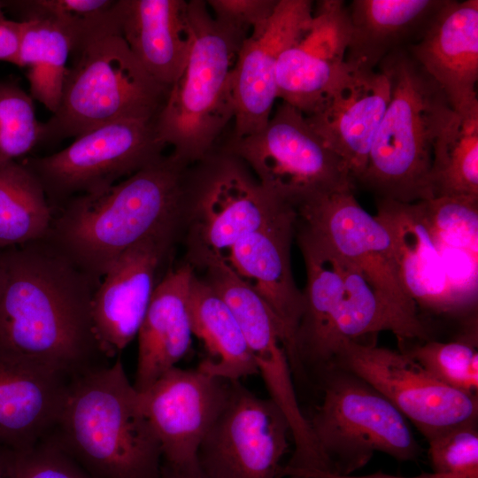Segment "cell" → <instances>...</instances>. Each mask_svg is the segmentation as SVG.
<instances>
[{
	"instance_id": "cell-38",
	"label": "cell",
	"mask_w": 478,
	"mask_h": 478,
	"mask_svg": "<svg viewBox=\"0 0 478 478\" xmlns=\"http://www.w3.org/2000/svg\"><path fill=\"white\" fill-rule=\"evenodd\" d=\"M7 478H94L51 439L5 450Z\"/></svg>"
},
{
	"instance_id": "cell-42",
	"label": "cell",
	"mask_w": 478,
	"mask_h": 478,
	"mask_svg": "<svg viewBox=\"0 0 478 478\" xmlns=\"http://www.w3.org/2000/svg\"><path fill=\"white\" fill-rule=\"evenodd\" d=\"M0 478H7L5 450L2 448H0Z\"/></svg>"
},
{
	"instance_id": "cell-15",
	"label": "cell",
	"mask_w": 478,
	"mask_h": 478,
	"mask_svg": "<svg viewBox=\"0 0 478 478\" xmlns=\"http://www.w3.org/2000/svg\"><path fill=\"white\" fill-rule=\"evenodd\" d=\"M229 382L200 369L174 366L138 391L142 410L161 448L166 466H197L199 447L221 412Z\"/></svg>"
},
{
	"instance_id": "cell-17",
	"label": "cell",
	"mask_w": 478,
	"mask_h": 478,
	"mask_svg": "<svg viewBox=\"0 0 478 478\" xmlns=\"http://www.w3.org/2000/svg\"><path fill=\"white\" fill-rule=\"evenodd\" d=\"M174 233L150 235L121 253L100 279L91 302L100 354L115 358L137 336Z\"/></svg>"
},
{
	"instance_id": "cell-5",
	"label": "cell",
	"mask_w": 478,
	"mask_h": 478,
	"mask_svg": "<svg viewBox=\"0 0 478 478\" xmlns=\"http://www.w3.org/2000/svg\"><path fill=\"white\" fill-rule=\"evenodd\" d=\"M297 225L306 270L304 311L296 335L299 371L305 366L323 371L343 343L363 341L381 331L392 332L403 343L412 340L358 267Z\"/></svg>"
},
{
	"instance_id": "cell-34",
	"label": "cell",
	"mask_w": 478,
	"mask_h": 478,
	"mask_svg": "<svg viewBox=\"0 0 478 478\" xmlns=\"http://www.w3.org/2000/svg\"><path fill=\"white\" fill-rule=\"evenodd\" d=\"M477 321L465 326L452 341H421L401 350L409 354L436 379L459 391L477 396L478 333Z\"/></svg>"
},
{
	"instance_id": "cell-10",
	"label": "cell",
	"mask_w": 478,
	"mask_h": 478,
	"mask_svg": "<svg viewBox=\"0 0 478 478\" xmlns=\"http://www.w3.org/2000/svg\"><path fill=\"white\" fill-rule=\"evenodd\" d=\"M192 165L185 210L192 216V260L204 256L226 260L242 237L293 206L266 191L242 159L221 149Z\"/></svg>"
},
{
	"instance_id": "cell-36",
	"label": "cell",
	"mask_w": 478,
	"mask_h": 478,
	"mask_svg": "<svg viewBox=\"0 0 478 478\" xmlns=\"http://www.w3.org/2000/svg\"><path fill=\"white\" fill-rule=\"evenodd\" d=\"M351 24L348 7L341 0H322L313 6L311 21L296 44L319 58L345 62Z\"/></svg>"
},
{
	"instance_id": "cell-24",
	"label": "cell",
	"mask_w": 478,
	"mask_h": 478,
	"mask_svg": "<svg viewBox=\"0 0 478 478\" xmlns=\"http://www.w3.org/2000/svg\"><path fill=\"white\" fill-rule=\"evenodd\" d=\"M194 274L193 266L185 263L167 271L155 288L137 334V391L176 366L191 346L189 292Z\"/></svg>"
},
{
	"instance_id": "cell-7",
	"label": "cell",
	"mask_w": 478,
	"mask_h": 478,
	"mask_svg": "<svg viewBox=\"0 0 478 478\" xmlns=\"http://www.w3.org/2000/svg\"><path fill=\"white\" fill-rule=\"evenodd\" d=\"M57 111L41 122L40 143L76 138L119 120L155 121L169 92L119 33L73 50Z\"/></svg>"
},
{
	"instance_id": "cell-9",
	"label": "cell",
	"mask_w": 478,
	"mask_h": 478,
	"mask_svg": "<svg viewBox=\"0 0 478 478\" xmlns=\"http://www.w3.org/2000/svg\"><path fill=\"white\" fill-rule=\"evenodd\" d=\"M220 149L242 159L266 191L295 208L314 196L355 187L342 158L301 112L283 102L263 129L230 137Z\"/></svg>"
},
{
	"instance_id": "cell-21",
	"label": "cell",
	"mask_w": 478,
	"mask_h": 478,
	"mask_svg": "<svg viewBox=\"0 0 478 478\" xmlns=\"http://www.w3.org/2000/svg\"><path fill=\"white\" fill-rule=\"evenodd\" d=\"M406 51L439 85L458 113H478V1L444 0Z\"/></svg>"
},
{
	"instance_id": "cell-12",
	"label": "cell",
	"mask_w": 478,
	"mask_h": 478,
	"mask_svg": "<svg viewBox=\"0 0 478 478\" xmlns=\"http://www.w3.org/2000/svg\"><path fill=\"white\" fill-rule=\"evenodd\" d=\"M296 210L297 223L363 273L412 340H428L429 328L402 286L389 233L358 204L353 189L314 196Z\"/></svg>"
},
{
	"instance_id": "cell-3",
	"label": "cell",
	"mask_w": 478,
	"mask_h": 478,
	"mask_svg": "<svg viewBox=\"0 0 478 478\" xmlns=\"http://www.w3.org/2000/svg\"><path fill=\"white\" fill-rule=\"evenodd\" d=\"M57 444L94 478H161L159 443L120 359L67 383Z\"/></svg>"
},
{
	"instance_id": "cell-37",
	"label": "cell",
	"mask_w": 478,
	"mask_h": 478,
	"mask_svg": "<svg viewBox=\"0 0 478 478\" xmlns=\"http://www.w3.org/2000/svg\"><path fill=\"white\" fill-rule=\"evenodd\" d=\"M476 424H461L427 440L429 461L436 478H478Z\"/></svg>"
},
{
	"instance_id": "cell-25",
	"label": "cell",
	"mask_w": 478,
	"mask_h": 478,
	"mask_svg": "<svg viewBox=\"0 0 478 478\" xmlns=\"http://www.w3.org/2000/svg\"><path fill=\"white\" fill-rule=\"evenodd\" d=\"M120 35L159 83L171 88L186 66L192 31L185 0H118Z\"/></svg>"
},
{
	"instance_id": "cell-6",
	"label": "cell",
	"mask_w": 478,
	"mask_h": 478,
	"mask_svg": "<svg viewBox=\"0 0 478 478\" xmlns=\"http://www.w3.org/2000/svg\"><path fill=\"white\" fill-rule=\"evenodd\" d=\"M192 45L180 77L154 121L158 139L178 160L194 164L234 120L233 73L249 36L218 22L205 1H188Z\"/></svg>"
},
{
	"instance_id": "cell-19",
	"label": "cell",
	"mask_w": 478,
	"mask_h": 478,
	"mask_svg": "<svg viewBox=\"0 0 478 478\" xmlns=\"http://www.w3.org/2000/svg\"><path fill=\"white\" fill-rule=\"evenodd\" d=\"M297 211L288 206L263 227L242 237L225 260L266 303L284 338L294 374L299 372L296 335L304 295L293 278L290 248Z\"/></svg>"
},
{
	"instance_id": "cell-11",
	"label": "cell",
	"mask_w": 478,
	"mask_h": 478,
	"mask_svg": "<svg viewBox=\"0 0 478 478\" xmlns=\"http://www.w3.org/2000/svg\"><path fill=\"white\" fill-rule=\"evenodd\" d=\"M166 146L154 122L119 120L94 128L53 154L23 162L53 211L67 200L103 191L160 159Z\"/></svg>"
},
{
	"instance_id": "cell-32",
	"label": "cell",
	"mask_w": 478,
	"mask_h": 478,
	"mask_svg": "<svg viewBox=\"0 0 478 478\" xmlns=\"http://www.w3.org/2000/svg\"><path fill=\"white\" fill-rule=\"evenodd\" d=\"M348 69L346 62L335 63L319 58L295 44L285 50L278 60L276 96L308 116Z\"/></svg>"
},
{
	"instance_id": "cell-20",
	"label": "cell",
	"mask_w": 478,
	"mask_h": 478,
	"mask_svg": "<svg viewBox=\"0 0 478 478\" xmlns=\"http://www.w3.org/2000/svg\"><path fill=\"white\" fill-rule=\"evenodd\" d=\"M390 100V84L380 70L349 65L318 107L305 116L309 126L344 162L355 185Z\"/></svg>"
},
{
	"instance_id": "cell-8",
	"label": "cell",
	"mask_w": 478,
	"mask_h": 478,
	"mask_svg": "<svg viewBox=\"0 0 478 478\" xmlns=\"http://www.w3.org/2000/svg\"><path fill=\"white\" fill-rule=\"evenodd\" d=\"M322 373L321 401L307 419L329 478L349 476L376 451L399 461L419 458L408 420L381 392L337 366Z\"/></svg>"
},
{
	"instance_id": "cell-13",
	"label": "cell",
	"mask_w": 478,
	"mask_h": 478,
	"mask_svg": "<svg viewBox=\"0 0 478 478\" xmlns=\"http://www.w3.org/2000/svg\"><path fill=\"white\" fill-rule=\"evenodd\" d=\"M331 366L371 384L426 440L477 420V396L444 384L404 351L379 347L374 341H350L338 348Z\"/></svg>"
},
{
	"instance_id": "cell-30",
	"label": "cell",
	"mask_w": 478,
	"mask_h": 478,
	"mask_svg": "<svg viewBox=\"0 0 478 478\" xmlns=\"http://www.w3.org/2000/svg\"><path fill=\"white\" fill-rule=\"evenodd\" d=\"M21 21L16 66L27 67L30 96L51 114L59 104L71 54V42L55 22L44 18Z\"/></svg>"
},
{
	"instance_id": "cell-41",
	"label": "cell",
	"mask_w": 478,
	"mask_h": 478,
	"mask_svg": "<svg viewBox=\"0 0 478 478\" xmlns=\"http://www.w3.org/2000/svg\"><path fill=\"white\" fill-rule=\"evenodd\" d=\"M161 478H206L198 467L177 469L167 466L161 468Z\"/></svg>"
},
{
	"instance_id": "cell-16",
	"label": "cell",
	"mask_w": 478,
	"mask_h": 478,
	"mask_svg": "<svg viewBox=\"0 0 478 478\" xmlns=\"http://www.w3.org/2000/svg\"><path fill=\"white\" fill-rule=\"evenodd\" d=\"M235 313L270 395L289 425L294 451L282 467L281 478H329L308 419L297 397L294 374L281 328L266 303L253 291L232 297Z\"/></svg>"
},
{
	"instance_id": "cell-23",
	"label": "cell",
	"mask_w": 478,
	"mask_h": 478,
	"mask_svg": "<svg viewBox=\"0 0 478 478\" xmlns=\"http://www.w3.org/2000/svg\"><path fill=\"white\" fill-rule=\"evenodd\" d=\"M69 379L0 353V448L32 447L54 429Z\"/></svg>"
},
{
	"instance_id": "cell-40",
	"label": "cell",
	"mask_w": 478,
	"mask_h": 478,
	"mask_svg": "<svg viewBox=\"0 0 478 478\" xmlns=\"http://www.w3.org/2000/svg\"><path fill=\"white\" fill-rule=\"evenodd\" d=\"M0 2V60L16 65L21 35V21L8 19Z\"/></svg>"
},
{
	"instance_id": "cell-22",
	"label": "cell",
	"mask_w": 478,
	"mask_h": 478,
	"mask_svg": "<svg viewBox=\"0 0 478 478\" xmlns=\"http://www.w3.org/2000/svg\"><path fill=\"white\" fill-rule=\"evenodd\" d=\"M375 217L387 229L402 286L421 312L466 318L458 305L429 231L422 201L376 199Z\"/></svg>"
},
{
	"instance_id": "cell-18",
	"label": "cell",
	"mask_w": 478,
	"mask_h": 478,
	"mask_svg": "<svg viewBox=\"0 0 478 478\" xmlns=\"http://www.w3.org/2000/svg\"><path fill=\"white\" fill-rule=\"evenodd\" d=\"M312 11L309 0H278L271 17L243 42L233 73L235 124L231 137L255 134L267 124L277 99L278 60L285 50L297 43Z\"/></svg>"
},
{
	"instance_id": "cell-35",
	"label": "cell",
	"mask_w": 478,
	"mask_h": 478,
	"mask_svg": "<svg viewBox=\"0 0 478 478\" xmlns=\"http://www.w3.org/2000/svg\"><path fill=\"white\" fill-rule=\"evenodd\" d=\"M40 137L31 96L16 84L0 83V164L28 153Z\"/></svg>"
},
{
	"instance_id": "cell-28",
	"label": "cell",
	"mask_w": 478,
	"mask_h": 478,
	"mask_svg": "<svg viewBox=\"0 0 478 478\" xmlns=\"http://www.w3.org/2000/svg\"><path fill=\"white\" fill-rule=\"evenodd\" d=\"M189 310L193 335L201 340L207 352L198 369L228 382L258 374L235 313L220 295L196 274L190 285Z\"/></svg>"
},
{
	"instance_id": "cell-29",
	"label": "cell",
	"mask_w": 478,
	"mask_h": 478,
	"mask_svg": "<svg viewBox=\"0 0 478 478\" xmlns=\"http://www.w3.org/2000/svg\"><path fill=\"white\" fill-rule=\"evenodd\" d=\"M53 215L42 186L23 162L0 164V251L45 239Z\"/></svg>"
},
{
	"instance_id": "cell-31",
	"label": "cell",
	"mask_w": 478,
	"mask_h": 478,
	"mask_svg": "<svg viewBox=\"0 0 478 478\" xmlns=\"http://www.w3.org/2000/svg\"><path fill=\"white\" fill-rule=\"evenodd\" d=\"M429 180L433 198L478 197V113L451 112L435 141Z\"/></svg>"
},
{
	"instance_id": "cell-14",
	"label": "cell",
	"mask_w": 478,
	"mask_h": 478,
	"mask_svg": "<svg viewBox=\"0 0 478 478\" xmlns=\"http://www.w3.org/2000/svg\"><path fill=\"white\" fill-rule=\"evenodd\" d=\"M289 436L287 419L270 398L229 382L227 401L199 447L197 466L206 478H281Z\"/></svg>"
},
{
	"instance_id": "cell-26",
	"label": "cell",
	"mask_w": 478,
	"mask_h": 478,
	"mask_svg": "<svg viewBox=\"0 0 478 478\" xmlns=\"http://www.w3.org/2000/svg\"><path fill=\"white\" fill-rule=\"evenodd\" d=\"M444 0H354L345 62L376 70L391 52L420 39Z\"/></svg>"
},
{
	"instance_id": "cell-2",
	"label": "cell",
	"mask_w": 478,
	"mask_h": 478,
	"mask_svg": "<svg viewBox=\"0 0 478 478\" xmlns=\"http://www.w3.org/2000/svg\"><path fill=\"white\" fill-rule=\"evenodd\" d=\"M189 166L170 153L103 191L67 200L53 211L46 239L99 281L138 242L175 234L185 216Z\"/></svg>"
},
{
	"instance_id": "cell-27",
	"label": "cell",
	"mask_w": 478,
	"mask_h": 478,
	"mask_svg": "<svg viewBox=\"0 0 478 478\" xmlns=\"http://www.w3.org/2000/svg\"><path fill=\"white\" fill-rule=\"evenodd\" d=\"M426 220L454 297L466 318L477 316L478 197L422 201Z\"/></svg>"
},
{
	"instance_id": "cell-33",
	"label": "cell",
	"mask_w": 478,
	"mask_h": 478,
	"mask_svg": "<svg viewBox=\"0 0 478 478\" xmlns=\"http://www.w3.org/2000/svg\"><path fill=\"white\" fill-rule=\"evenodd\" d=\"M3 4L25 20L48 19L68 35L71 52L104 35L119 33L118 0H26Z\"/></svg>"
},
{
	"instance_id": "cell-39",
	"label": "cell",
	"mask_w": 478,
	"mask_h": 478,
	"mask_svg": "<svg viewBox=\"0 0 478 478\" xmlns=\"http://www.w3.org/2000/svg\"><path fill=\"white\" fill-rule=\"evenodd\" d=\"M212 17L247 35L273 14L278 0H208Z\"/></svg>"
},
{
	"instance_id": "cell-4",
	"label": "cell",
	"mask_w": 478,
	"mask_h": 478,
	"mask_svg": "<svg viewBox=\"0 0 478 478\" xmlns=\"http://www.w3.org/2000/svg\"><path fill=\"white\" fill-rule=\"evenodd\" d=\"M378 70L389 81L390 100L357 184L376 199L429 200L435 141L453 109L405 49L389 54Z\"/></svg>"
},
{
	"instance_id": "cell-1",
	"label": "cell",
	"mask_w": 478,
	"mask_h": 478,
	"mask_svg": "<svg viewBox=\"0 0 478 478\" xmlns=\"http://www.w3.org/2000/svg\"><path fill=\"white\" fill-rule=\"evenodd\" d=\"M98 282L46 238L0 251V353L68 378L89 366Z\"/></svg>"
}]
</instances>
